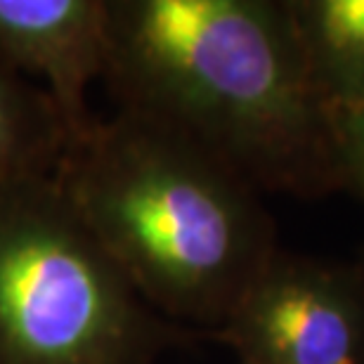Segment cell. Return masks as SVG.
Segmentation results:
<instances>
[{
    "instance_id": "cell-1",
    "label": "cell",
    "mask_w": 364,
    "mask_h": 364,
    "mask_svg": "<svg viewBox=\"0 0 364 364\" xmlns=\"http://www.w3.org/2000/svg\"><path fill=\"white\" fill-rule=\"evenodd\" d=\"M116 109L185 135L258 192H336L333 121L287 0H109Z\"/></svg>"
},
{
    "instance_id": "cell-2",
    "label": "cell",
    "mask_w": 364,
    "mask_h": 364,
    "mask_svg": "<svg viewBox=\"0 0 364 364\" xmlns=\"http://www.w3.org/2000/svg\"><path fill=\"white\" fill-rule=\"evenodd\" d=\"M55 178L142 301L208 333L279 251L249 180L142 116L95 119Z\"/></svg>"
},
{
    "instance_id": "cell-3",
    "label": "cell",
    "mask_w": 364,
    "mask_h": 364,
    "mask_svg": "<svg viewBox=\"0 0 364 364\" xmlns=\"http://www.w3.org/2000/svg\"><path fill=\"white\" fill-rule=\"evenodd\" d=\"M173 341L55 173L0 185V364H147Z\"/></svg>"
},
{
    "instance_id": "cell-4",
    "label": "cell",
    "mask_w": 364,
    "mask_h": 364,
    "mask_svg": "<svg viewBox=\"0 0 364 364\" xmlns=\"http://www.w3.org/2000/svg\"><path fill=\"white\" fill-rule=\"evenodd\" d=\"M210 336L239 364H364V267L277 251Z\"/></svg>"
},
{
    "instance_id": "cell-5",
    "label": "cell",
    "mask_w": 364,
    "mask_h": 364,
    "mask_svg": "<svg viewBox=\"0 0 364 364\" xmlns=\"http://www.w3.org/2000/svg\"><path fill=\"white\" fill-rule=\"evenodd\" d=\"M109 0H0V55L55 102L71 140L95 121L88 88L105 76Z\"/></svg>"
},
{
    "instance_id": "cell-6",
    "label": "cell",
    "mask_w": 364,
    "mask_h": 364,
    "mask_svg": "<svg viewBox=\"0 0 364 364\" xmlns=\"http://www.w3.org/2000/svg\"><path fill=\"white\" fill-rule=\"evenodd\" d=\"M310 83L336 123L364 105V0H287Z\"/></svg>"
},
{
    "instance_id": "cell-7",
    "label": "cell",
    "mask_w": 364,
    "mask_h": 364,
    "mask_svg": "<svg viewBox=\"0 0 364 364\" xmlns=\"http://www.w3.org/2000/svg\"><path fill=\"white\" fill-rule=\"evenodd\" d=\"M71 133L55 102L0 55V185L55 173Z\"/></svg>"
},
{
    "instance_id": "cell-8",
    "label": "cell",
    "mask_w": 364,
    "mask_h": 364,
    "mask_svg": "<svg viewBox=\"0 0 364 364\" xmlns=\"http://www.w3.org/2000/svg\"><path fill=\"white\" fill-rule=\"evenodd\" d=\"M333 164L338 189L364 203V105L333 123Z\"/></svg>"
}]
</instances>
